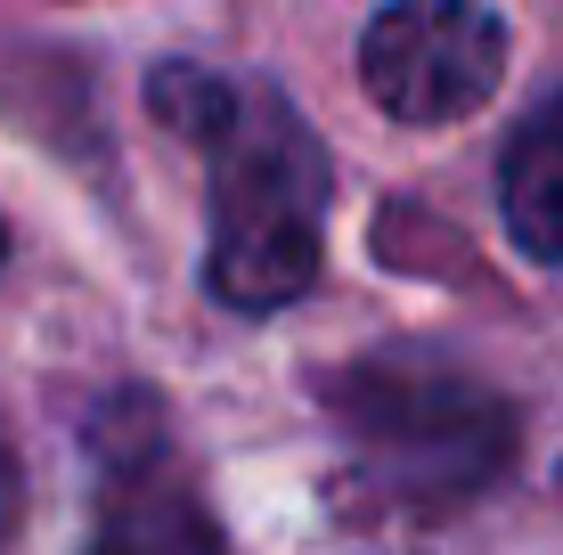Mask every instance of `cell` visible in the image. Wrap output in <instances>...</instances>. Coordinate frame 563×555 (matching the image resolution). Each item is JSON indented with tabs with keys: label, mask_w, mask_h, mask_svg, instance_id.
<instances>
[{
	"label": "cell",
	"mask_w": 563,
	"mask_h": 555,
	"mask_svg": "<svg viewBox=\"0 0 563 555\" xmlns=\"http://www.w3.org/2000/svg\"><path fill=\"white\" fill-rule=\"evenodd\" d=\"M155 114L212 164V295L229 311H278L319 278L327 156L310 123L254 74L164 66L147 82Z\"/></svg>",
	"instance_id": "1"
},
{
	"label": "cell",
	"mask_w": 563,
	"mask_h": 555,
	"mask_svg": "<svg viewBox=\"0 0 563 555\" xmlns=\"http://www.w3.org/2000/svg\"><path fill=\"white\" fill-rule=\"evenodd\" d=\"M327 417L367 490L409 514H450L507 474L515 409L482 376L433 352H376L327 376Z\"/></svg>",
	"instance_id": "2"
},
{
	"label": "cell",
	"mask_w": 563,
	"mask_h": 555,
	"mask_svg": "<svg viewBox=\"0 0 563 555\" xmlns=\"http://www.w3.org/2000/svg\"><path fill=\"white\" fill-rule=\"evenodd\" d=\"M507 74V25L482 0H393L360 33V82L400 123H457Z\"/></svg>",
	"instance_id": "3"
},
{
	"label": "cell",
	"mask_w": 563,
	"mask_h": 555,
	"mask_svg": "<svg viewBox=\"0 0 563 555\" xmlns=\"http://www.w3.org/2000/svg\"><path fill=\"white\" fill-rule=\"evenodd\" d=\"M90 555H229L212 507L197 499V482L180 474L164 433H107V490H99V523H90Z\"/></svg>",
	"instance_id": "4"
},
{
	"label": "cell",
	"mask_w": 563,
	"mask_h": 555,
	"mask_svg": "<svg viewBox=\"0 0 563 555\" xmlns=\"http://www.w3.org/2000/svg\"><path fill=\"white\" fill-rule=\"evenodd\" d=\"M498 213H507V237L531 262H563V90L507 140Z\"/></svg>",
	"instance_id": "5"
},
{
	"label": "cell",
	"mask_w": 563,
	"mask_h": 555,
	"mask_svg": "<svg viewBox=\"0 0 563 555\" xmlns=\"http://www.w3.org/2000/svg\"><path fill=\"white\" fill-rule=\"evenodd\" d=\"M9 523H16V474H9V457H0V540H9Z\"/></svg>",
	"instance_id": "6"
}]
</instances>
